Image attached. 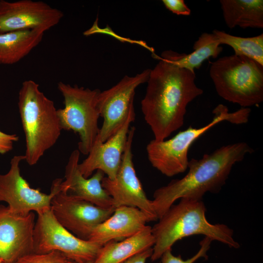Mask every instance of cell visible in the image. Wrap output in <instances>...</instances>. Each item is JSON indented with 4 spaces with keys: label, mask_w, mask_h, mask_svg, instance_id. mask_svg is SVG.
Returning a JSON list of instances; mask_svg holds the SVG:
<instances>
[{
    "label": "cell",
    "mask_w": 263,
    "mask_h": 263,
    "mask_svg": "<svg viewBox=\"0 0 263 263\" xmlns=\"http://www.w3.org/2000/svg\"><path fill=\"white\" fill-rule=\"evenodd\" d=\"M214 33H204L194 42L191 53L181 54L167 50L162 52L158 58L195 72V69H199L205 60L210 57L215 58L218 56L223 51Z\"/></svg>",
    "instance_id": "obj_19"
},
{
    "label": "cell",
    "mask_w": 263,
    "mask_h": 263,
    "mask_svg": "<svg viewBox=\"0 0 263 263\" xmlns=\"http://www.w3.org/2000/svg\"><path fill=\"white\" fill-rule=\"evenodd\" d=\"M15 263H76L57 251L32 253L19 259Z\"/></svg>",
    "instance_id": "obj_24"
},
{
    "label": "cell",
    "mask_w": 263,
    "mask_h": 263,
    "mask_svg": "<svg viewBox=\"0 0 263 263\" xmlns=\"http://www.w3.org/2000/svg\"><path fill=\"white\" fill-rule=\"evenodd\" d=\"M151 69L141 110L154 140L166 139L184 123L188 104L203 93L194 72L159 59Z\"/></svg>",
    "instance_id": "obj_1"
},
{
    "label": "cell",
    "mask_w": 263,
    "mask_h": 263,
    "mask_svg": "<svg viewBox=\"0 0 263 263\" xmlns=\"http://www.w3.org/2000/svg\"><path fill=\"white\" fill-rule=\"evenodd\" d=\"M152 253V248L143 251L121 263H146V261L150 258Z\"/></svg>",
    "instance_id": "obj_27"
},
{
    "label": "cell",
    "mask_w": 263,
    "mask_h": 263,
    "mask_svg": "<svg viewBox=\"0 0 263 263\" xmlns=\"http://www.w3.org/2000/svg\"><path fill=\"white\" fill-rule=\"evenodd\" d=\"M220 3L229 28H263V0H221Z\"/></svg>",
    "instance_id": "obj_20"
},
{
    "label": "cell",
    "mask_w": 263,
    "mask_h": 263,
    "mask_svg": "<svg viewBox=\"0 0 263 263\" xmlns=\"http://www.w3.org/2000/svg\"><path fill=\"white\" fill-rule=\"evenodd\" d=\"M57 88L64 98V108L57 110L61 128L78 133L80 139L78 150L88 155L100 131L97 98L100 91L61 81L57 84Z\"/></svg>",
    "instance_id": "obj_7"
},
{
    "label": "cell",
    "mask_w": 263,
    "mask_h": 263,
    "mask_svg": "<svg viewBox=\"0 0 263 263\" xmlns=\"http://www.w3.org/2000/svg\"><path fill=\"white\" fill-rule=\"evenodd\" d=\"M135 119L132 112L118 131L104 142L97 138L78 169L85 178H89L95 170H100L108 178L113 180L120 168L130 130V126Z\"/></svg>",
    "instance_id": "obj_15"
},
{
    "label": "cell",
    "mask_w": 263,
    "mask_h": 263,
    "mask_svg": "<svg viewBox=\"0 0 263 263\" xmlns=\"http://www.w3.org/2000/svg\"><path fill=\"white\" fill-rule=\"evenodd\" d=\"M33 245L34 253L57 251L76 263L94 262L103 246L81 239L61 225L51 207L37 213Z\"/></svg>",
    "instance_id": "obj_8"
},
{
    "label": "cell",
    "mask_w": 263,
    "mask_h": 263,
    "mask_svg": "<svg viewBox=\"0 0 263 263\" xmlns=\"http://www.w3.org/2000/svg\"><path fill=\"white\" fill-rule=\"evenodd\" d=\"M18 104L25 138V160L33 166L56 143L62 129L53 101L34 81L22 83Z\"/></svg>",
    "instance_id": "obj_4"
},
{
    "label": "cell",
    "mask_w": 263,
    "mask_h": 263,
    "mask_svg": "<svg viewBox=\"0 0 263 263\" xmlns=\"http://www.w3.org/2000/svg\"><path fill=\"white\" fill-rule=\"evenodd\" d=\"M165 6L169 10L178 15L188 16L191 10L184 0H163Z\"/></svg>",
    "instance_id": "obj_25"
},
{
    "label": "cell",
    "mask_w": 263,
    "mask_h": 263,
    "mask_svg": "<svg viewBox=\"0 0 263 263\" xmlns=\"http://www.w3.org/2000/svg\"><path fill=\"white\" fill-rule=\"evenodd\" d=\"M150 222L147 215L139 209L120 206L94 228L88 241L103 246L111 241L124 239L137 233Z\"/></svg>",
    "instance_id": "obj_17"
},
{
    "label": "cell",
    "mask_w": 263,
    "mask_h": 263,
    "mask_svg": "<svg viewBox=\"0 0 263 263\" xmlns=\"http://www.w3.org/2000/svg\"><path fill=\"white\" fill-rule=\"evenodd\" d=\"M64 16L42 1L0 0V34L28 30L44 32L56 25Z\"/></svg>",
    "instance_id": "obj_13"
},
{
    "label": "cell",
    "mask_w": 263,
    "mask_h": 263,
    "mask_svg": "<svg viewBox=\"0 0 263 263\" xmlns=\"http://www.w3.org/2000/svg\"><path fill=\"white\" fill-rule=\"evenodd\" d=\"M206 212L203 200L181 198L172 205L151 227L154 238L151 261L160 259L178 240L194 235H202L212 241L238 248L240 244L234 239L233 230L223 224L209 223Z\"/></svg>",
    "instance_id": "obj_3"
},
{
    "label": "cell",
    "mask_w": 263,
    "mask_h": 263,
    "mask_svg": "<svg viewBox=\"0 0 263 263\" xmlns=\"http://www.w3.org/2000/svg\"><path fill=\"white\" fill-rule=\"evenodd\" d=\"M212 242L210 238L205 237L200 243V248L198 251L191 258L186 260H183L181 255L174 256L172 253L171 249L167 250L160 258L161 263H194L201 258L207 259V252Z\"/></svg>",
    "instance_id": "obj_23"
},
{
    "label": "cell",
    "mask_w": 263,
    "mask_h": 263,
    "mask_svg": "<svg viewBox=\"0 0 263 263\" xmlns=\"http://www.w3.org/2000/svg\"><path fill=\"white\" fill-rule=\"evenodd\" d=\"M151 69H147L133 76L125 75L116 84L100 92L97 108L103 119L97 139L104 142L121 128L130 114L134 111L135 90L147 82Z\"/></svg>",
    "instance_id": "obj_9"
},
{
    "label": "cell",
    "mask_w": 263,
    "mask_h": 263,
    "mask_svg": "<svg viewBox=\"0 0 263 263\" xmlns=\"http://www.w3.org/2000/svg\"><path fill=\"white\" fill-rule=\"evenodd\" d=\"M58 222L77 237L88 241L94 228L105 221L115 208H105L80 200L59 190L51 202Z\"/></svg>",
    "instance_id": "obj_12"
},
{
    "label": "cell",
    "mask_w": 263,
    "mask_h": 263,
    "mask_svg": "<svg viewBox=\"0 0 263 263\" xmlns=\"http://www.w3.org/2000/svg\"><path fill=\"white\" fill-rule=\"evenodd\" d=\"M44 34L38 30L0 34V64L11 65L19 61L41 42Z\"/></svg>",
    "instance_id": "obj_21"
},
{
    "label": "cell",
    "mask_w": 263,
    "mask_h": 263,
    "mask_svg": "<svg viewBox=\"0 0 263 263\" xmlns=\"http://www.w3.org/2000/svg\"><path fill=\"white\" fill-rule=\"evenodd\" d=\"M35 223L33 212L17 214L0 205V259L5 263H15L34 253Z\"/></svg>",
    "instance_id": "obj_14"
},
{
    "label": "cell",
    "mask_w": 263,
    "mask_h": 263,
    "mask_svg": "<svg viewBox=\"0 0 263 263\" xmlns=\"http://www.w3.org/2000/svg\"><path fill=\"white\" fill-rule=\"evenodd\" d=\"M154 244L151 227L146 225L137 233L117 242L111 241L100 249L93 263H121Z\"/></svg>",
    "instance_id": "obj_18"
},
{
    "label": "cell",
    "mask_w": 263,
    "mask_h": 263,
    "mask_svg": "<svg viewBox=\"0 0 263 263\" xmlns=\"http://www.w3.org/2000/svg\"><path fill=\"white\" fill-rule=\"evenodd\" d=\"M253 151L247 143L241 142L222 146L200 159L189 160L186 175L154 192L152 203L158 220L178 199L202 200L207 192H218L234 165Z\"/></svg>",
    "instance_id": "obj_2"
},
{
    "label": "cell",
    "mask_w": 263,
    "mask_h": 263,
    "mask_svg": "<svg viewBox=\"0 0 263 263\" xmlns=\"http://www.w3.org/2000/svg\"><path fill=\"white\" fill-rule=\"evenodd\" d=\"M135 132L134 126L130 128L122 161L114 179L104 176L101 184L113 199L115 208L120 206L136 207L144 212L150 222L158 220L152 200L148 198L137 176L133 163L132 144Z\"/></svg>",
    "instance_id": "obj_11"
},
{
    "label": "cell",
    "mask_w": 263,
    "mask_h": 263,
    "mask_svg": "<svg viewBox=\"0 0 263 263\" xmlns=\"http://www.w3.org/2000/svg\"><path fill=\"white\" fill-rule=\"evenodd\" d=\"M87 263H93V262H88Z\"/></svg>",
    "instance_id": "obj_29"
},
{
    "label": "cell",
    "mask_w": 263,
    "mask_h": 263,
    "mask_svg": "<svg viewBox=\"0 0 263 263\" xmlns=\"http://www.w3.org/2000/svg\"><path fill=\"white\" fill-rule=\"evenodd\" d=\"M209 75L218 94L248 108L263 101V65L245 56H224L211 63Z\"/></svg>",
    "instance_id": "obj_6"
},
{
    "label": "cell",
    "mask_w": 263,
    "mask_h": 263,
    "mask_svg": "<svg viewBox=\"0 0 263 263\" xmlns=\"http://www.w3.org/2000/svg\"><path fill=\"white\" fill-rule=\"evenodd\" d=\"M212 33L217 37L221 45L230 46L234 51V54L245 56L263 65V34L244 38L216 29Z\"/></svg>",
    "instance_id": "obj_22"
},
{
    "label": "cell",
    "mask_w": 263,
    "mask_h": 263,
    "mask_svg": "<svg viewBox=\"0 0 263 263\" xmlns=\"http://www.w3.org/2000/svg\"><path fill=\"white\" fill-rule=\"evenodd\" d=\"M80 152L71 153L65 169V180L60 184V190L80 200L105 208H115L111 197L103 188L104 173L97 170L90 178H85L78 169Z\"/></svg>",
    "instance_id": "obj_16"
},
{
    "label": "cell",
    "mask_w": 263,
    "mask_h": 263,
    "mask_svg": "<svg viewBox=\"0 0 263 263\" xmlns=\"http://www.w3.org/2000/svg\"><path fill=\"white\" fill-rule=\"evenodd\" d=\"M250 112V108L242 107L229 112L226 106L219 104L212 111L211 121L206 125L198 128L190 126L169 139L151 140L146 147L148 160L153 168L166 176L184 172L188 169L189 149L197 139L223 121L234 124L247 123Z\"/></svg>",
    "instance_id": "obj_5"
},
{
    "label": "cell",
    "mask_w": 263,
    "mask_h": 263,
    "mask_svg": "<svg viewBox=\"0 0 263 263\" xmlns=\"http://www.w3.org/2000/svg\"><path fill=\"white\" fill-rule=\"evenodd\" d=\"M23 160L24 155L14 156L9 171L0 174V202H6L9 209L17 214L38 213L51 207V200L59 190L63 179L56 178L53 181L49 194L32 188L20 174L19 164Z\"/></svg>",
    "instance_id": "obj_10"
},
{
    "label": "cell",
    "mask_w": 263,
    "mask_h": 263,
    "mask_svg": "<svg viewBox=\"0 0 263 263\" xmlns=\"http://www.w3.org/2000/svg\"><path fill=\"white\" fill-rule=\"evenodd\" d=\"M0 263H5L1 259H0Z\"/></svg>",
    "instance_id": "obj_28"
},
{
    "label": "cell",
    "mask_w": 263,
    "mask_h": 263,
    "mask_svg": "<svg viewBox=\"0 0 263 263\" xmlns=\"http://www.w3.org/2000/svg\"><path fill=\"white\" fill-rule=\"evenodd\" d=\"M19 139L16 134H7L0 130V154H3L11 151L14 143Z\"/></svg>",
    "instance_id": "obj_26"
}]
</instances>
